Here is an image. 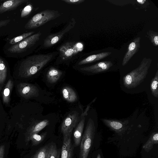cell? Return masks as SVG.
Here are the masks:
<instances>
[{
  "label": "cell",
  "mask_w": 158,
  "mask_h": 158,
  "mask_svg": "<svg viewBox=\"0 0 158 158\" xmlns=\"http://www.w3.org/2000/svg\"><path fill=\"white\" fill-rule=\"evenodd\" d=\"M52 53L38 54L27 56L19 61L20 66L28 75L37 73L52 59Z\"/></svg>",
  "instance_id": "6da1fadb"
},
{
  "label": "cell",
  "mask_w": 158,
  "mask_h": 158,
  "mask_svg": "<svg viewBox=\"0 0 158 158\" xmlns=\"http://www.w3.org/2000/svg\"><path fill=\"white\" fill-rule=\"evenodd\" d=\"M152 60L144 58L136 68L125 75L123 78L124 86L128 89L136 87L144 80L148 72Z\"/></svg>",
  "instance_id": "7a4b0ae2"
},
{
  "label": "cell",
  "mask_w": 158,
  "mask_h": 158,
  "mask_svg": "<svg viewBox=\"0 0 158 158\" xmlns=\"http://www.w3.org/2000/svg\"><path fill=\"white\" fill-rule=\"evenodd\" d=\"M41 35V33L39 32L15 44L10 45L4 49V52L8 57H23L39 40Z\"/></svg>",
  "instance_id": "3957f363"
},
{
  "label": "cell",
  "mask_w": 158,
  "mask_h": 158,
  "mask_svg": "<svg viewBox=\"0 0 158 158\" xmlns=\"http://www.w3.org/2000/svg\"><path fill=\"white\" fill-rule=\"evenodd\" d=\"M94 121L89 118L87 123L80 143L79 158H87L93 143L95 132Z\"/></svg>",
  "instance_id": "277c9868"
},
{
  "label": "cell",
  "mask_w": 158,
  "mask_h": 158,
  "mask_svg": "<svg viewBox=\"0 0 158 158\" xmlns=\"http://www.w3.org/2000/svg\"><path fill=\"white\" fill-rule=\"evenodd\" d=\"M60 15V13L57 10H45L33 16L25 24L24 27L27 29L37 28Z\"/></svg>",
  "instance_id": "5b68a950"
},
{
  "label": "cell",
  "mask_w": 158,
  "mask_h": 158,
  "mask_svg": "<svg viewBox=\"0 0 158 158\" xmlns=\"http://www.w3.org/2000/svg\"><path fill=\"white\" fill-rule=\"evenodd\" d=\"M84 48V44L80 42L70 41L66 42L60 46L58 50L60 56L63 60L71 58Z\"/></svg>",
  "instance_id": "8992f818"
},
{
  "label": "cell",
  "mask_w": 158,
  "mask_h": 158,
  "mask_svg": "<svg viewBox=\"0 0 158 158\" xmlns=\"http://www.w3.org/2000/svg\"><path fill=\"white\" fill-rule=\"evenodd\" d=\"M80 117L76 111L69 113L63 121L61 127L63 137L71 136L73 129L80 120Z\"/></svg>",
  "instance_id": "52a82bcc"
},
{
  "label": "cell",
  "mask_w": 158,
  "mask_h": 158,
  "mask_svg": "<svg viewBox=\"0 0 158 158\" xmlns=\"http://www.w3.org/2000/svg\"><path fill=\"white\" fill-rule=\"evenodd\" d=\"M76 23L75 19L72 18L68 25L61 30L58 32L48 35L44 41V46L49 48L55 44L60 40L65 33L74 27Z\"/></svg>",
  "instance_id": "ba28073f"
},
{
  "label": "cell",
  "mask_w": 158,
  "mask_h": 158,
  "mask_svg": "<svg viewBox=\"0 0 158 158\" xmlns=\"http://www.w3.org/2000/svg\"><path fill=\"white\" fill-rule=\"evenodd\" d=\"M113 65L110 61H103L90 66L85 67L80 70L93 74L102 73L108 70Z\"/></svg>",
  "instance_id": "9c48e42d"
},
{
  "label": "cell",
  "mask_w": 158,
  "mask_h": 158,
  "mask_svg": "<svg viewBox=\"0 0 158 158\" xmlns=\"http://www.w3.org/2000/svg\"><path fill=\"white\" fill-rule=\"evenodd\" d=\"M139 37L135 38L129 45L127 51L126 52L123 59L122 65H126L133 57L139 51L140 48V40Z\"/></svg>",
  "instance_id": "30bf717a"
},
{
  "label": "cell",
  "mask_w": 158,
  "mask_h": 158,
  "mask_svg": "<svg viewBox=\"0 0 158 158\" xmlns=\"http://www.w3.org/2000/svg\"><path fill=\"white\" fill-rule=\"evenodd\" d=\"M71 137V136L63 137L60 158H72L73 147L72 143Z\"/></svg>",
  "instance_id": "8fae6325"
},
{
  "label": "cell",
  "mask_w": 158,
  "mask_h": 158,
  "mask_svg": "<svg viewBox=\"0 0 158 158\" xmlns=\"http://www.w3.org/2000/svg\"><path fill=\"white\" fill-rule=\"evenodd\" d=\"M29 0H10L6 1L0 5V14L15 10L19 6Z\"/></svg>",
  "instance_id": "7c38bea8"
},
{
  "label": "cell",
  "mask_w": 158,
  "mask_h": 158,
  "mask_svg": "<svg viewBox=\"0 0 158 158\" xmlns=\"http://www.w3.org/2000/svg\"><path fill=\"white\" fill-rule=\"evenodd\" d=\"M80 120L73 133V138L76 146H78L80 144L85 122V116H80Z\"/></svg>",
  "instance_id": "4fadbf2b"
},
{
  "label": "cell",
  "mask_w": 158,
  "mask_h": 158,
  "mask_svg": "<svg viewBox=\"0 0 158 158\" xmlns=\"http://www.w3.org/2000/svg\"><path fill=\"white\" fill-rule=\"evenodd\" d=\"M101 120L107 126L117 133L123 131L125 127L123 122L121 121L102 118Z\"/></svg>",
  "instance_id": "5bb4252c"
},
{
  "label": "cell",
  "mask_w": 158,
  "mask_h": 158,
  "mask_svg": "<svg viewBox=\"0 0 158 158\" xmlns=\"http://www.w3.org/2000/svg\"><path fill=\"white\" fill-rule=\"evenodd\" d=\"M111 53L110 52H104L90 55L86 58L81 60L78 63V65L84 64L99 60L108 56L110 55Z\"/></svg>",
  "instance_id": "9a60e30c"
},
{
  "label": "cell",
  "mask_w": 158,
  "mask_h": 158,
  "mask_svg": "<svg viewBox=\"0 0 158 158\" xmlns=\"http://www.w3.org/2000/svg\"><path fill=\"white\" fill-rule=\"evenodd\" d=\"M61 92L63 98L68 102L73 103L77 100V94L71 87L65 86L62 89Z\"/></svg>",
  "instance_id": "2e32d148"
},
{
  "label": "cell",
  "mask_w": 158,
  "mask_h": 158,
  "mask_svg": "<svg viewBox=\"0 0 158 158\" xmlns=\"http://www.w3.org/2000/svg\"><path fill=\"white\" fill-rule=\"evenodd\" d=\"M62 73L61 71L55 67H51L47 72V80L50 83H55L60 78Z\"/></svg>",
  "instance_id": "e0dca14e"
},
{
  "label": "cell",
  "mask_w": 158,
  "mask_h": 158,
  "mask_svg": "<svg viewBox=\"0 0 158 158\" xmlns=\"http://www.w3.org/2000/svg\"><path fill=\"white\" fill-rule=\"evenodd\" d=\"M49 121L48 119H44L36 123L32 126L28 132L26 138L33 134H37L40 131L48 125Z\"/></svg>",
  "instance_id": "ac0fdd59"
},
{
  "label": "cell",
  "mask_w": 158,
  "mask_h": 158,
  "mask_svg": "<svg viewBox=\"0 0 158 158\" xmlns=\"http://www.w3.org/2000/svg\"><path fill=\"white\" fill-rule=\"evenodd\" d=\"M51 143L41 148L31 158H49L51 150Z\"/></svg>",
  "instance_id": "d6986e66"
},
{
  "label": "cell",
  "mask_w": 158,
  "mask_h": 158,
  "mask_svg": "<svg viewBox=\"0 0 158 158\" xmlns=\"http://www.w3.org/2000/svg\"><path fill=\"white\" fill-rule=\"evenodd\" d=\"M158 143V133L155 132L152 133L148 140L143 146V148L147 152L150 151L155 144Z\"/></svg>",
  "instance_id": "ffe728a7"
},
{
  "label": "cell",
  "mask_w": 158,
  "mask_h": 158,
  "mask_svg": "<svg viewBox=\"0 0 158 158\" xmlns=\"http://www.w3.org/2000/svg\"><path fill=\"white\" fill-rule=\"evenodd\" d=\"M47 135V132L43 133L40 135L33 134L26 138V140L27 142L31 141L33 145L36 146L41 143L44 140Z\"/></svg>",
  "instance_id": "44dd1931"
},
{
  "label": "cell",
  "mask_w": 158,
  "mask_h": 158,
  "mask_svg": "<svg viewBox=\"0 0 158 158\" xmlns=\"http://www.w3.org/2000/svg\"><path fill=\"white\" fill-rule=\"evenodd\" d=\"M158 70L152 79L150 84V89L152 95L156 98H158Z\"/></svg>",
  "instance_id": "7402d4cb"
},
{
  "label": "cell",
  "mask_w": 158,
  "mask_h": 158,
  "mask_svg": "<svg viewBox=\"0 0 158 158\" xmlns=\"http://www.w3.org/2000/svg\"><path fill=\"white\" fill-rule=\"evenodd\" d=\"M34 31H31L23 33L20 35L10 39L8 42V44L11 45L15 44L34 34Z\"/></svg>",
  "instance_id": "603a6c76"
},
{
  "label": "cell",
  "mask_w": 158,
  "mask_h": 158,
  "mask_svg": "<svg viewBox=\"0 0 158 158\" xmlns=\"http://www.w3.org/2000/svg\"><path fill=\"white\" fill-rule=\"evenodd\" d=\"M151 42L155 46L158 45V33L152 30H149L147 32Z\"/></svg>",
  "instance_id": "cb8c5ba5"
},
{
  "label": "cell",
  "mask_w": 158,
  "mask_h": 158,
  "mask_svg": "<svg viewBox=\"0 0 158 158\" xmlns=\"http://www.w3.org/2000/svg\"><path fill=\"white\" fill-rule=\"evenodd\" d=\"M61 150L58 149L56 144L51 143V150L49 158H60Z\"/></svg>",
  "instance_id": "d4e9b609"
},
{
  "label": "cell",
  "mask_w": 158,
  "mask_h": 158,
  "mask_svg": "<svg viewBox=\"0 0 158 158\" xmlns=\"http://www.w3.org/2000/svg\"><path fill=\"white\" fill-rule=\"evenodd\" d=\"M32 4L29 3L25 6L22 10L20 16L21 18H27L31 13L33 9Z\"/></svg>",
  "instance_id": "484cf974"
},
{
  "label": "cell",
  "mask_w": 158,
  "mask_h": 158,
  "mask_svg": "<svg viewBox=\"0 0 158 158\" xmlns=\"http://www.w3.org/2000/svg\"><path fill=\"white\" fill-rule=\"evenodd\" d=\"M61 1L69 4L74 5L79 4L85 1V0H62Z\"/></svg>",
  "instance_id": "4316f807"
},
{
  "label": "cell",
  "mask_w": 158,
  "mask_h": 158,
  "mask_svg": "<svg viewBox=\"0 0 158 158\" xmlns=\"http://www.w3.org/2000/svg\"><path fill=\"white\" fill-rule=\"evenodd\" d=\"M10 19L0 20V28L6 26L10 22Z\"/></svg>",
  "instance_id": "83f0119b"
},
{
  "label": "cell",
  "mask_w": 158,
  "mask_h": 158,
  "mask_svg": "<svg viewBox=\"0 0 158 158\" xmlns=\"http://www.w3.org/2000/svg\"><path fill=\"white\" fill-rule=\"evenodd\" d=\"M5 146L4 145L0 146V158H3L5 152Z\"/></svg>",
  "instance_id": "f1b7e54d"
},
{
  "label": "cell",
  "mask_w": 158,
  "mask_h": 158,
  "mask_svg": "<svg viewBox=\"0 0 158 158\" xmlns=\"http://www.w3.org/2000/svg\"><path fill=\"white\" fill-rule=\"evenodd\" d=\"M10 93V90L8 88L5 89L4 91V94L5 96H8Z\"/></svg>",
  "instance_id": "f546056e"
},
{
  "label": "cell",
  "mask_w": 158,
  "mask_h": 158,
  "mask_svg": "<svg viewBox=\"0 0 158 158\" xmlns=\"http://www.w3.org/2000/svg\"><path fill=\"white\" fill-rule=\"evenodd\" d=\"M146 1L145 0H137V2L139 4H144L145 2Z\"/></svg>",
  "instance_id": "4dcf8cb0"
},
{
  "label": "cell",
  "mask_w": 158,
  "mask_h": 158,
  "mask_svg": "<svg viewBox=\"0 0 158 158\" xmlns=\"http://www.w3.org/2000/svg\"><path fill=\"white\" fill-rule=\"evenodd\" d=\"M101 153H98L96 156V158H103V156L102 155Z\"/></svg>",
  "instance_id": "1f68e13d"
}]
</instances>
